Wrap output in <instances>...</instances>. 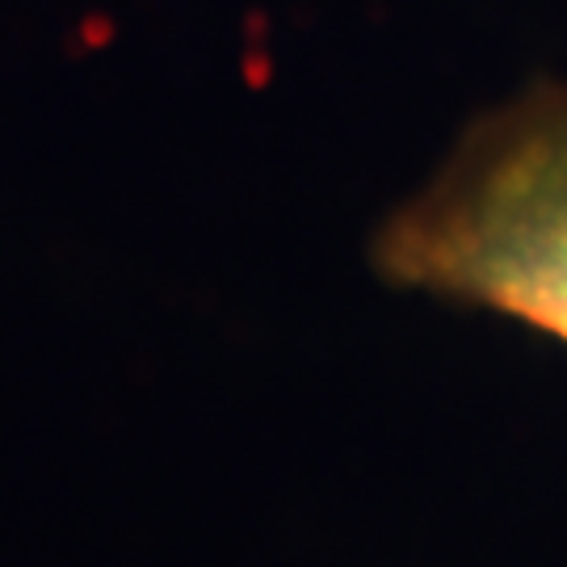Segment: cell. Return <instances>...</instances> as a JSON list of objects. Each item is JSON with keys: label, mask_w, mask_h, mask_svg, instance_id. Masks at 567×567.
Wrapping results in <instances>:
<instances>
[{"label": "cell", "mask_w": 567, "mask_h": 567, "mask_svg": "<svg viewBox=\"0 0 567 567\" xmlns=\"http://www.w3.org/2000/svg\"><path fill=\"white\" fill-rule=\"evenodd\" d=\"M391 282L567 344V81L501 105L379 231Z\"/></svg>", "instance_id": "6da1fadb"}]
</instances>
